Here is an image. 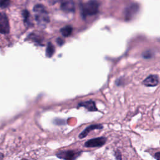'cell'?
I'll return each mask as SVG.
<instances>
[{
  "instance_id": "3",
  "label": "cell",
  "mask_w": 160,
  "mask_h": 160,
  "mask_svg": "<svg viewBox=\"0 0 160 160\" xmlns=\"http://www.w3.org/2000/svg\"><path fill=\"white\" fill-rule=\"evenodd\" d=\"M9 32V23L6 14L0 12V33L8 34Z\"/></svg>"
},
{
  "instance_id": "13",
  "label": "cell",
  "mask_w": 160,
  "mask_h": 160,
  "mask_svg": "<svg viewBox=\"0 0 160 160\" xmlns=\"http://www.w3.org/2000/svg\"><path fill=\"white\" fill-rule=\"evenodd\" d=\"M10 4V0H0V7L1 8H7Z\"/></svg>"
},
{
  "instance_id": "15",
  "label": "cell",
  "mask_w": 160,
  "mask_h": 160,
  "mask_svg": "<svg viewBox=\"0 0 160 160\" xmlns=\"http://www.w3.org/2000/svg\"><path fill=\"white\" fill-rule=\"evenodd\" d=\"M48 1L51 4H55L58 1V0H48Z\"/></svg>"
},
{
  "instance_id": "16",
  "label": "cell",
  "mask_w": 160,
  "mask_h": 160,
  "mask_svg": "<svg viewBox=\"0 0 160 160\" xmlns=\"http://www.w3.org/2000/svg\"><path fill=\"white\" fill-rule=\"evenodd\" d=\"M57 42H58V43L59 45H62V43H63V41H62V40L61 38H58V40L57 41Z\"/></svg>"
},
{
  "instance_id": "1",
  "label": "cell",
  "mask_w": 160,
  "mask_h": 160,
  "mask_svg": "<svg viewBox=\"0 0 160 160\" xmlns=\"http://www.w3.org/2000/svg\"><path fill=\"white\" fill-rule=\"evenodd\" d=\"M33 11L38 25L42 28L46 27L49 21V17L44 6L42 4H37L34 7Z\"/></svg>"
},
{
  "instance_id": "6",
  "label": "cell",
  "mask_w": 160,
  "mask_h": 160,
  "mask_svg": "<svg viewBox=\"0 0 160 160\" xmlns=\"http://www.w3.org/2000/svg\"><path fill=\"white\" fill-rule=\"evenodd\" d=\"M61 8L64 12H73L75 8L73 0H61Z\"/></svg>"
},
{
  "instance_id": "7",
  "label": "cell",
  "mask_w": 160,
  "mask_h": 160,
  "mask_svg": "<svg viewBox=\"0 0 160 160\" xmlns=\"http://www.w3.org/2000/svg\"><path fill=\"white\" fill-rule=\"evenodd\" d=\"M143 83L147 86H155L159 83V79L157 76L150 75L143 81Z\"/></svg>"
},
{
  "instance_id": "9",
  "label": "cell",
  "mask_w": 160,
  "mask_h": 160,
  "mask_svg": "<svg viewBox=\"0 0 160 160\" xmlns=\"http://www.w3.org/2000/svg\"><path fill=\"white\" fill-rule=\"evenodd\" d=\"M78 106H82V107H84L85 108H86L88 110L91 111H97V108L96 107L95 103L92 100H89V101H84V102H81L80 103L78 104Z\"/></svg>"
},
{
  "instance_id": "4",
  "label": "cell",
  "mask_w": 160,
  "mask_h": 160,
  "mask_svg": "<svg viewBox=\"0 0 160 160\" xmlns=\"http://www.w3.org/2000/svg\"><path fill=\"white\" fill-rule=\"evenodd\" d=\"M80 152L75 151H62L56 154L58 158L63 159H74L80 154Z\"/></svg>"
},
{
  "instance_id": "2",
  "label": "cell",
  "mask_w": 160,
  "mask_h": 160,
  "mask_svg": "<svg viewBox=\"0 0 160 160\" xmlns=\"http://www.w3.org/2000/svg\"><path fill=\"white\" fill-rule=\"evenodd\" d=\"M99 4L96 0H89L81 8V12L83 18L88 16L96 14L98 12Z\"/></svg>"
},
{
  "instance_id": "5",
  "label": "cell",
  "mask_w": 160,
  "mask_h": 160,
  "mask_svg": "<svg viewBox=\"0 0 160 160\" xmlns=\"http://www.w3.org/2000/svg\"><path fill=\"white\" fill-rule=\"evenodd\" d=\"M106 139L104 137L93 138L86 141L84 144V146L88 148L99 147L104 145V143L106 142Z\"/></svg>"
},
{
  "instance_id": "17",
  "label": "cell",
  "mask_w": 160,
  "mask_h": 160,
  "mask_svg": "<svg viewBox=\"0 0 160 160\" xmlns=\"http://www.w3.org/2000/svg\"><path fill=\"white\" fill-rule=\"evenodd\" d=\"M3 158V155L2 154H0V159H2Z\"/></svg>"
},
{
  "instance_id": "12",
  "label": "cell",
  "mask_w": 160,
  "mask_h": 160,
  "mask_svg": "<svg viewBox=\"0 0 160 160\" xmlns=\"http://www.w3.org/2000/svg\"><path fill=\"white\" fill-rule=\"evenodd\" d=\"M22 16H23V18H24V22L25 24L27 26H29L31 24V23L30 22V20H29V18H30L29 12L27 10L23 11Z\"/></svg>"
},
{
  "instance_id": "10",
  "label": "cell",
  "mask_w": 160,
  "mask_h": 160,
  "mask_svg": "<svg viewBox=\"0 0 160 160\" xmlns=\"http://www.w3.org/2000/svg\"><path fill=\"white\" fill-rule=\"evenodd\" d=\"M72 31V26H71L69 25H67V26L63 27L60 30L61 33L64 37L69 36L71 34Z\"/></svg>"
},
{
  "instance_id": "11",
  "label": "cell",
  "mask_w": 160,
  "mask_h": 160,
  "mask_svg": "<svg viewBox=\"0 0 160 160\" xmlns=\"http://www.w3.org/2000/svg\"><path fill=\"white\" fill-rule=\"evenodd\" d=\"M55 52V48L53 46V44L49 42L48 43V46L46 48V55L47 57L48 58H51V56H52V55L54 54Z\"/></svg>"
},
{
  "instance_id": "8",
  "label": "cell",
  "mask_w": 160,
  "mask_h": 160,
  "mask_svg": "<svg viewBox=\"0 0 160 160\" xmlns=\"http://www.w3.org/2000/svg\"><path fill=\"white\" fill-rule=\"evenodd\" d=\"M102 128V126L101 125V124H92V125H90L89 126L87 127L82 132H81L79 135V138L82 139V138H85L88 134V133L94 130V129H101Z\"/></svg>"
},
{
  "instance_id": "14",
  "label": "cell",
  "mask_w": 160,
  "mask_h": 160,
  "mask_svg": "<svg viewBox=\"0 0 160 160\" xmlns=\"http://www.w3.org/2000/svg\"><path fill=\"white\" fill-rule=\"evenodd\" d=\"M154 157L156 159H158V160H160V152H158L157 153L155 154L154 155Z\"/></svg>"
}]
</instances>
